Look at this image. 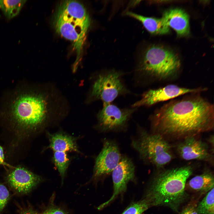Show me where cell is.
Masks as SVG:
<instances>
[{"instance_id": "30bf717a", "label": "cell", "mask_w": 214, "mask_h": 214, "mask_svg": "<svg viewBox=\"0 0 214 214\" xmlns=\"http://www.w3.org/2000/svg\"><path fill=\"white\" fill-rule=\"evenodd\" d=\"M135 170V166L130 159L126 157L121 158L119 163L112 171V195L107 201L99 206L98 209H101L107 206L119 195L125 191L128 182L134 178Z\"/></svg>"}, {"instance_id": "9a60e30c", "label": "cell", "mask_w": 214, "mask_h": 214, "mask_svg": "<svg viewBox=\"0 0 214 214\" xmlns=\"http://www.w3.org/2000/svg\"><path fill=\"white\" fill-rule=\"evenodd\" d=\"M48 136L49 147L53 152H79L76 139L73 136L62 133L49 134Z\"/></svg>"}, {"instance_id": "2e32d148", "label": "cell", "mask_w": 214, "mask_h": 214, "mask_svg": "<svg viewBox=\"0 0 214 214\" xmlns=\"http://www.w3.org/2000/svg\"><path fill=\"white\" fill-rule=\"evenodd\" d=\"M126 14L140 21L151 34H163L169 32V27L165 24L162 18L146 17L130 12H127Z\"/></svg>"}, {"instance_id": "cb8c5ba5", "label": "cell", "mask_w": 214, "mask_h": 214, "mask_svg": "<svg viewBox=\"0 0 214 214\" xmlns=\"http://www.w3.org/2000/svg\"><path fill=\"white\" fill-rule=\"evenodd\" d=\"M43 214H66L62 210L56 208H50L44 211Z\"/></svg>"}, {"instance_id": "7a4b0ae2", "label": "cell", "mask_w": 214, "mask_h": 214, "mask_svg": "<svg viewBox=\"0 0 214 214\" xmlns=\"http://www.w3.org/2000/svg\"><path fill=\"white\" fill-rule=\"evenodd\" d=\"M193 172L191 166L160 171L153 178L143 199L150 207L164 206L178 211L188 196L186 184Z\"/></svg>"}, {"instance_id": "44dd1931", "label": "cell", "mask_w": 214, "mask_h": 214, "mask_svg": "<svg viewBox=\"0 0 214 214\" xmlns=\"http://www.w3.org/2000/svg\"><path fill=\"white\" fill-rule=\"evenodd\" d=\"M150 207L147 202L142 199L131 204L121 214H142Z\"/></svg>"}, {"instance_id": "8992f818", "label": "cell", "mask_w": 214, "mask_h": 214, "mask_svg": "<svg viewBox=\"0 0 214 214\" xmlns=\"http://www.w3.org/2000/svg\"><path fill=\"white\" fill-rule=\"evenodd\" d=\"M131 145L143 160L158 168H162L173 159L171 147L165 138L157 133L140 130Z\"/></svg>"}, {"instance_id": "e0dca14e", "label": "cell", "mask_w": 214, "mask_h": 214, "mask_svg": "<svg viewBox=\"0 0 214 214\" xmlns=\"http://www.w3.org/2000/svg\"><path fill=\"white\" fill-rule=\"evenodd\" d=\"M188 186L191 190L200 193H207L214 188V176L209 170L196 176L188 182Z\"/></svg>"}, {"instance_id": "7c38bea8", "label": "cell", "mask_w": 214, "mask_h": 214, "mask_svg": "<svg viewBox=\"0 0 214 214\" xmlns=\"http://www.w3.org/2000/svg\"><path fill=\"white\" fill-rule=\"evenodd\" d=\"M177 150L181 158L185 160H196L213 163V155L207 145L195 136L186 137L180 143Z\"/></svg>"}, {"instance_id": "52a82bcc", "label": "cell", "mask_w": 214, "mask_h": 214, "mask_svg": "<svg viewBox=\"0 0 214 214\" xmlns=\"http://www.w3.org/2000/svg\"><path fill=\"white\" fill-rule=\"evenodd\" d=\"M122 73L115 70L100 73L92 88L91 95L95 100H102L103 104L111 103L118 96L129 91L121 79Z\"/></svg>"}, {"instance_id": "603a6c76", "label": "cell", "mask_w": 214, "mask_h": 214, "mask_svg": "<svg viewBox=\"0 0 214 214\" xmlns=\"http://www.w3.org/2000/svg\"><path fill=\"white\" fill-rule=\"evenodd\" d=\"M197 204L191 203L187 205L179 214H199L196 209Z\"/></svg>"}, {"instance_id": "5b68a950", "label": "cell", "mask_w": 214, "mask_h": 214, "mask_svg": "<svg viewBox=\"0 0 214 214\" xmlns=\"http://www.w3.org/2000/svg\"><path fill=\"white\" fill-rule=\"evenodd\" d=\"M180 67V60L173 51L154 45L146 50L136 72L140 78L164 80L175 75Z\"/></svg>"}, {"instance_id": "9c48e42d", "label": "cell", "mask_w": 214, "mask_h": 214, "mask_svg": "<svg viewBox=\"0 0 214 214\" xmlns=\"http://www.w3.org/2000/svg\"><path fill=\"white\" fill-rule=\"evenodd\" d=\"M206 90L205 88L190 89L180 87L176 85L169 84L146 92L143 94L141 99L132 105V107L150 106L182 95L190 93H197Z\"/></svg>"}, {"instance_id": "ac0fdd59", "label": "cell", "mask_w": 214, "mask_h": 214, "mask_svg": "<svg viewBox=\"0 0 214 214\" xmlns=\"http://www.w3.org/2000/svg\"><path fill=\"white\" fill-rule=\"evenodd\" d=\"M26 0H0V9L5 17L10 19L17 15Z\"/></svg>"}, {"instance_id": "5bb4252c", "label": "cell", "mask_w": 214, "mask_h": 214, "mask_svg": "<svg viewBox=\"0 0 214 214\" xmlns=\"http://www.w3.org/2000/svg\"><path fill=\"white\" fill-rule=\"evenodd\" d=\"M162 18L165 24L173 29L179 36L189 34V16L182 10L175 8L168 10L164 12Z\"/></svg>"}, {"instance_id": "d6986e66", "label": "cell", "mask_w": 214, "mask_h": 214, "mask_svg": "<svg viewBox=\"0 0 214 214\" xmlns=\"http://www.w3.org/2000/svg\"><path fill=\"white\" fill-rule=\"evenodd\" d=\"M53 159L55 165L61 176L62 181H63L70 162L67 152L54 151Z\"/></svg>"}, {"instance_id": "484cf974", "label": "cell", "mask_w": 214, "mask_h": 214, "mask_svg": "<svg viewBox=\"0 0 214 214\" xmlns=\"http://www.w3.org/2000/svg\"><path fill=\"white\" fill-rule=\"evenodd\" d=\"M4 163V156L2 147L0 145V165Z\"/></svg>"}, {"instance_id": "277c9868", "label": "cell", "mask_w": 214, "mask_h": 214, "mask_svg": "<svg viewBox=\"0 0 214 214\" xmlns=\"http://www.w3.org/2000/svg\"><path fill=\"white\" fill-rule=\"evenodd\" d=\"M90 22L85 7L77 1H62L54 15L53 25L55 30L60 35L71 41L75 50L76 58L73 68L74 71L81 59Z\"/></svg>"}, {"instance_id": "d4e9b609", "label": "cell", "mask_w": 214, "mask_h": 214, "mask_svg": "<svg viewBox=\"0 0 214 214\" xmlns=\"http://www.w3.org/2000/svg\"><path fill=\"white\" fill-rule=\"evenodd\" d=\"M20 213L21 214H38L31 207L21 208Z\"/></svg>"}, {"instance_id": "4fadbf2b", "label": "cell", "mask_w": 214, "mask_h": 214, "mask_svg": "<svg viewBox=\"0 0 214 214\" xmlns=\"http://www.w3.org/2000/svg\"><path fill=\"white\" fill-rule=\"evenodd\" d=\"M6 180L10 187L16 193L26 194L42 180L41 177L21 167H18L7 176Z\"/></svg>"}, {"instance_id": "ba28073f", "label": "cell", "mask_w": 214, "mask_h": 214, "mask_svg": "<svg viewBox=\"0 0 214 214\" xmlns=\"http://www.w3.org/2000/svg\"><path fill=\"white\" fill-rule=\"evenodd\" d=\"M137 108L121 109L111 104H103L97 115V125L103 131L114 130L125 126Z\"/></svg>"}, {"instance_id": "8fae6325", "label": "cell", "mask_w": 214, "mask_h": 214, "mask_svg": "<svg viewBox=\"0 0 214 214\" xmlns=\"http://www.w3.org/2000/svg\"><path fill=\"white\" fill-rule=\"evenodd\" d=\"M121 158L116 144L112 141H104L102 150L95 160L93 177L97 178L112 172Z\"/></svg>"}, {"instance_id": "6da1fadb", "label": "cell", "mask_w": 214, "mask_h": 214, "mask_svg": "<svg viewBox=\"0 0 214 214\" xmlns=\"http://www.w3.org/2000/svg\"><path fill=\"white\" fill-rule=\"evenodd\" d=\"M154 133L164 138L183 139L213 128V105L200 95L171 100L151 117Z\"/></svg>"}, {"instance_id": "3957f363", "label": "cell", "mask_w": 214, "mask_h": 214, "mask_svg": "<svg viewBox=\"0 0 214 214\" xmlns=\"http://www.w3.org/2000/svg\"><path fill=\"white\" fill-rule=\"evenodd\" d=\"M45 97L41 94L26 90L13 97L9 106L8 117L19 136H29L44 126L48 115Z\"/></svg>"}, {"instance_id": "ffe728a7", "label": "cell", "mask_w": 214, "mask_h": 214, "mask_svg": "<svg viewBox=\"0 0 214 214\" xmlns=\"http://www.w3.org/2000/svg\"><path fill=\"white\" fill-rule=\"evenodd\" d=\"M214 193L213 188L197 204L196 209L199 214H214Z\"/></svg>"}, {"instance_id": "7402d4cb", "label": "cell", "mask_w": 214, "mask_h": 214, "mask_svg": "<svg viewBox=\"0 0 214 214\" xmlns=\"http://www.w3.org/2000/svg\"><path fill=\"white\" fill-rule=\"evenodd\" d=\"M10 196L9 192L6 187L0 183V214L6 205Z\"/></svg>"}]
</instances>
